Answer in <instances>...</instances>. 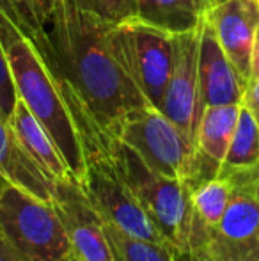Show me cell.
<instances>
[{"label":"cell","mask_w":259,"mask_h":261,"mask_svg":"<svg viewBox=\"0 0 259 261\" xmlns=\"http://www.w3.org/2000/svg\"><path fill=\"white\" fill-rule=\"evenodd\" d=\"M0 261H23L21 256L14 251V247L9 244L4 233L0 231Z\"/></svg>","instance_id":"obj_24"},{"label":"cell","mask_w":259,"mask_h":261,"mask_svg":"<svg viewBox=\"0 0 259 261\" xmlns=\"http://www.w3.org/2000/svg\"><path fill=\"white\" fill-rule=\"evenodd\" d=\"M71 261H76V259H75V258H73V259H71Z\"/></svg>","instance_id":"obj_30"},{"label":"cell","mask_w":259,"mask_h":261,"mask_svg":"<svg viewBox=\"0 0 259 261\" xmlns=\"http://www.w3.org/2000/svg\"><path fill=\"white\" fill-rule=\"evenodd\" d=\"M103 224L116 261H178V251L170 245L135 238L105 220Z\"/></svg>","instance_id":"obj_17"},{"label":"cell","mask_w":259,"mask_h":261,"mask_svg":"<svg viewBox=\"0 0 259 261\" xmlns=\"http://www.w3.org/2000/svg\"><path fill=\"white\" fill-rule=\"evenodd\" d=\"M108 158L167 242L178 254H185L188 251L194 187L155 172L133 149L116 139L108 149Z\"/></svg>","instance_id":"obj_3"},{"label":"cell","mask_w":259,"mask_h":261,"mask_svg":"<svg viewBox=\"0 0 259 261\" xmlns=\"http://www.w3.org/2000/svg\"><path fill=\"white\" fill-rule=\"evenodd\" d=\"M220 174H229L231 178V199L217 231L204 244L215 242L229 247L256 244L259 242V164Z\"/></svg>","instance_id":"obj_11"},{"label":"cell","mask_w":259,"mask_h":261,"mask_svg":"<svg viewBox=\"0 0 259 261\" xmlns=\"http://www.w3.org/2000/svg\"><path fill=\"white\" fill-rule=\"evenodd\" d=\"M108 39L119 64L144 100L160 110L172 69L174 34L133 16L112 23Z\"/></svg>","instance_id":"obj_6"},{"label":"cell","mask_w":259,"mask_h":261,"mask_svg":"<svg viewBox=\"0 0 259 261\" xmlns=\"http://www.w3.org/2000/svg\"><path fill=\"white\" fill-rule=\"evenodd\" d=\"M194 2L197 7V13H199L200 16H204V14H208L211 9H215V7L220 6V4L227 2V0H194Z\"/></svg>","instance_id":"obj_26"},{"label":"cell","mask_w":259,"mask_h":261,"mask_svg":"<svg viewBox=\"0 0 259 261\" xmlns=\"http://www.w3.org/2000/svg\"><path fill=\"white\" fill-rule=\"evenodd\" d=\"M178 261H213V259L210 258L208 252L197 249V251H188L185 254H178Z\"/></svg>","instance_id":"obj_27"},{"label":"cell","mask_w":259,"mask_h":261,"mask_svg":"<svg viewBox=\"0 0 259 261\" xmlns=\"http://www.w3.org/2000/svg\"><path fill=\"white\" fill-rule=\"evenodd\" d=\"M110 25L73 0H59L45 27L25 31L48 48L100 130L114 141L126 114L149 103L112 50Z\"/></svg>","instance_id":"obj_2"},{"label":"cell","mask_w":259,"mask_h":261,"mask_svg":"<svg viewBox=\"0 0 259 261\" xmlns=\"http://www.w3.org/2000/svg\"><path fill=\"white\" fill-rule=\"evenodd\" d=\"M204 18L213 27L225 55L249 82L250 52L259 29V0H227L204 14Z\"/></svg>","instance_id":"obj_12"},{"label":"cell","mask_w":259,"mask_h":261,"mask_svg":"<svg viewBox=\"0 0 259 261\" xmlns=\"http://www.w3.org/2000/svg\"><path fill=\"white\" fill-rule=\"evenodd\" d=\"M73 2H75L76 6L83 7V9L94 11V2H93V0H73ZM94 13H96V11H94Z\"/></svg>","instance_id":"obj_28"},{"label":"cell","mask_w":259,"mask_h":261,"mask_svg":"<svg viewBox=\"0 0 259 261\" xmlns=\"http://www.w3.org/2000/svg\"><path fill=\"white\" fill-rule=\"evenodd\" d=\"M257 164H259V124L252 117V114L242 105L238 124H236L235 135H233L231 146L227 149V155H225V160L220 167V172L252 167V165Z\"/></svg>","instance_id":"obj_18"},{"label":"cell","mask_w":259,"mask_h":261,"mask_svg":"<svg viewBox=\"0 0 259 261\" xmlns=\"http://www.w3.org/2000/svg\"><path fill=\"white\" fill-rule=\"evenodd\" d=\"M16 89H14L13 79H11V71L9 66H7L6 61V54H4V48L0 45V109L4 110V114L9 119L11 112H13L14 105H16Z\"/></svg>","instance_id":"obj_22"},{"label":"cell","mask_w":259,"mask_h":261,"mask_svg":"<svg viewBox=\"0 0 259 261\" xmlns=\"http://www.w3.org/2000/svg\"><path fill=\"white\" fill-rule=\"evenodd\" d=\"M240 109H242V103L206 107L197 124V151L215 176H218L220 172L227 149L231 146L233 135L238 124Z\"/></svg>","instance_id":"obj_15"},{"label":"cell","mask_w":259,"mask_h":261,"mask_svg":"<svg viewBox=\"0 0 259 261\" xmlns=\"http://www.w3.org/2000/svg\"><path fill=\"white\" fill-rule=\"evenodd\" d=\"M114 139L133 149L158 174L187 181L194 189L200 183L195 142L162 110L151 105L130 110Z\"/></svg>","instance_id":"obj_5"},{"label":"cell","mask_w":259,"mask_h":261,"mask_svg":"<svg viewBox=\"0 0 259 261\" xmlns=\"http://www.w3.org/2000/svg\"><path fill=\"white\" fill-rule=\"evenodd\" d=\"M0 176L6 181L21 187L41 199L50 203L53 201V183L43 174L41 169L21 148L2 109H0Z\"/></svg>","instance_id":"obj_14"},{"label":"cell","mask_w":259,"mask_h":261,"mask_svg":"<svg viewBox=\"0 0 259 261\" xmlns=\"http://www.w3.org/2000/svg\"><path fill=\"white\" fill-rule=\"evenodd\" d=\"M242 105L252 114V117L259 124V79L257 80H249L243 93Z\"/></svg>","instance_id":"obj_23"},{"label":"cell","mask_w":259,"mask_h":261,"mask_svg":"<svg viewBox=\"0 0 259 261\" xmlns=\"http://www.w3.org/2000/svg\"><path fill=\"white\" fill-rule=\"evenodd\" d=\"M2 179H4V178H2V176H0V181H2Z\"/></svg>","instance_id":"obj_29"},{"label":"cell","mask_w":259,"mask_h":261,"mask_svg":"<svg viewBox=\"0 0 259 261\" xmlns=\"http://www.w3.org/2000/svg\"><path fill=\"white\" fill-rule=\"evenodd\" d=\"M27 31H39L50 20L59 0H0Z\"/></svg>","instance_id":"obj_19"},{"label":"cell","mask_w":259,"mask_h":261,"mask_svg":"<svg viewBox=\"0 0 259 261\" xmlns=\"http://www.w3.org/2000/svg\"><path fill=\"white\" fill-rule=\"evenodd\" d=\"M52 204L68 234L73 258L76 261H116L103 219L89 201L82 183L73 178L53 183Z\"/></svg>","instance_id":"obj_8"},{"label":"cell","mask_w":259,"mask_h":261,"mask_svg":"<svg viewBox=\"0 0 259 261\" xmlns=\"http://www.w3.org/2000/svg\"><path fill=\"white\" fill-rule=\"evenodd\" d=\"M247 80L225 55L213 27L203 16L199 45V119L206 107L240 105Z\"/></svg>","instance_id":"obj_10"},{"label":"cell","mask_w":259,"mask_h":261,"mask_svg":"<svg viewBox=\"0 0 259 261\" xmlns=\"http://www.w3.org/2000/svg\"><path fill=\"white\" fill-rule=\"evenodd\" d=\"M135 16L170 34L192 31L203 18L194 0H137Z\"/></svg>","instance_id":"obj_16"},{"label":"cell","mask_w":259,"mask_h":261,"mask_svg":"<svg viewBox=\"0 0 259 261\" xmlns=\"http://www.w3.org/2000/svg\"><path fill=\"white\" fill-rule=\"evenodd\" d=\"M259 79V29L256 31L252 43V52H250V79L249 80H257Z\"/></svg>","instance_id":"obj_25"},{"label":"cell","mask_w":259,"mask_h":261,"mask_svg":"<svg viewBox=\"0 0 259 261\" xmlns=\"http://www.w3.org/2000/svg\"><path fill=\"white\" fill-rule=\"evenodd\" d=\"M9 124L25 153L50 181L57 183L73 178L64 156L61 155L50 134L20 98L16 100V105L9 116Z\"/></svg>","instance_id":"obj_13"},{"label":"cell","mask_w":259,"mask_h":261,"mask_svg":"<svg viewBox=\"0 0 259 261\" xmlns=\"http://www.w3.org/2000/svg\"><path fill=\"white\" fill-rule=\"evenodd\" d=\"M0 231L23 261L73 259L53 204L6 179L0 181Z\"/></svg>","instance_id":"obj_4"},{"label":"cell","mask_w":259,"mask_h":261,"mask_svg":"<svg viewBox=\"0 0 259 261\" xmlns=\"http://www.w3.org/2000/svg\"><path fill=\"white\" fill-rule=\"evenodd\" d=\"M82 187L105 222L135 238L170 245L137 196L118 174L108 155L87 164Z\"/></svg>","instance_id":"obj_7"},{"label":"cell","mask_w":259,"mask_h":261,"mask_svg":"<svg viewBox=\"0 0 259 261\" xmlns=\"http://www.w3.org/2000/svg\"><path fill=\"white\" fill-rule=\"evenodd\" d=\"M199 45L200 21L192 31L174 34L172 69L160 109L194 142L199 124Z\"/></svg>","instance_id":"obj_9"},{"label":"cell","mask_w":259,"mask_h":261,"mask_svg":"<svg viewBox=\"0 0 259 261\" xmlns=\"http://www.w3.org/2000/svg\"><path fill=\"white\" fill-rule=\"evenodd\" d=\"M94 11L110 23H119L137 14V0H93Z\"/></svg>","instance_id":"obj_21"},{"label":"cell","mask_w":259,"mask_h":261,"mask_svg":"<svg viewBox=\"0 0 259 261\" xmlns=\"http://www.w3.org/2000/svg\"><path fill=\"white\" fill-rule=\"evenodd\" d=\"M0 45L16 96L50 134L73 179L82 183L87 164L107 156L112 141L100 130L48 48L28 34L2 2Z\"/></svg>","instance_id":"obj_1"},{"label":"cell","mask_w":259,"mask_h":261,"mask_svg":"<svg viewBox=\"0 0 259 261\" xmlns=\"http://www.w3.org/2000/svg\"><path fill=\"white\" fill-rule=\"evenodd\" d=\"M197 249L208 252L213 261H259V242L250 245H240V247H229V245L208 242V244L190 249V251H197Z\"/></svg>","instance_id":"obj_20"}]
</instances>
